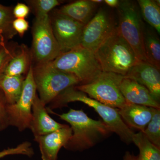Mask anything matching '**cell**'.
Instances as JSON below:
<instances>
[{
    "instance_id": "603a6c76",
    "label": "cell",
    "mask_w": 160,
    "mask_h": 160,
    "mask_svg": "<svg viewBox=\"0 0 160 160\" xmlns=\"http://www.w3.org/2000/svg\"><path fill=\"white\" fill-rule=\"evenodd\" d=\"M14 19L12 9L0 4V34L7 40L11 39L17 34L12 28Z\"/></svg>"
},
{
    "instance_id": "9c48e42d",
    "label": "cell",
    "mask_w": 160,
    "mask_h": 160,
    "mask_svg": "<svg viewBox=\"0 0 160 160\" xmlns=\"http://www.w3.org/2000/svg\"><path fill=\"white\" fill-rule=\"evenodd\" d=\"M37 94L31 65L24 80L19 98L15 104L8 105L7 112L9 126H14L20 132L29 129L32 104Z\"/></svg>"
},
{
    "instance_id": "2e32d148",
    "label": "cell",
    "mask_w": 160,
    "mask_h": 160,
    "mask_svg": "<svg viewBox=\"0 0 160 160\" xmlns=\"http://www.w3.org/2000/svg\"><path fill=\"white\" fill-rule=\"evenodd\" d=\"M152 107L127 103L118 109L120 116L126 125L143 132L153 114Z\"/></svg>"
},
{
    "instance_id": "ac0fdd59",
    "label": "cell",
    "mask_w": 160,
    "mask_h": 160,
    "mask_svg": "<svg viewBox=\"0 0 160 160\" xmlns=\"http://www.w3.org/2000/svg\"><path fill=\"white\" fill-rule=\"evenodd\" d=\"M32 58L31 51L26 45L22 44L7 65L4 74L9 76H22L29 71Z\"/></svg>"
},
{
    "instance_id": "5b68a950",
    "label": "cell",
    "mask_w": 160,
    "mask_h": 160,
    "mask_svg": "<svg viewBox=\"0 0 160 160\" xmlns=\"http://www.w3.org/2000/svg\"><path fill=\"white\" fill-rule=\"evenodd\" d=\"M32 75L39 98L46 105L65 89L80 84L75 76L57 69L51 62L32 66Z\"/></svg>"
},
{
    "instance_id": "4dcf8cb0",
    "label": "cell",
    "mask_w": 160,
    "mask_h": 160,
    "mask_svg": "<svg viewBox=\"0 0 160 160\" xmlns=\"http://www.w3.org/2000/svg\"><path fill=\"white\" fill-rule=\"evenodd\" d=\"M104 2L108 5L111 7H116L117 8L119 4L120 1L118 0H105Z\"/></svg>"
},
{
    "instance_id": "d6a6232c",
    "label": "cell",
    "mask_w": 160,
    "mask_h": 160,
    "mask_svg": "<svg viewBox=\"0 0 160 160\" xmlns=\"http://www.w3.org/2000/svg\"><path fill=\"white\" fill-rule=\"evenodd\" d=\"M8 40L2 35L0 34V49L6 46Z\"/></svg>"
},
{
    "instance_id": "d4e9b609",
    "label": "cell",
    "mask_w": 160,
    "mask_h": 160,
    "mask_svg": "<svg viewBox=\"0 0 160 160\" xmlns=\"http://www.w3.org/2000/svg\"><path fill=\"white\" fill-rule=\"evenodd\" d=\"M27 2L34 12L36 17L49 15L50 11L61 3L58 0H30Z\"/></svg>"
},
{
    "instance_id": "836d02e7",
    "label": "cell",
    "mask_w": 160,
    "mask_h": 160,
    "mask_svg": "<svg viewBox=\"0 0 160 160\" xmlns=\"http://www.w3.org/2000/svg\"><path fill=\"white\" fill-rule=\"evenodd\" d=\"M93 3H95V4H100V3H102L104 1L102 0H91Z\"/></svg>"
},
{
    "instance_id": "52a82bcc",
    "label": "cell",
    "mask_w": 160,
    "mask_h": 160,
    "mask_svg": "<svg viewBox=\"0 0 160 160\" xmlns=\"http://www.w3.org/2000/svg\"><path fill=\"white\" fill-rule=\"evenodd\" d=\"M124 78L121 75L102 72L89 84L75 87L91 98L109 107L120 109L127 103L120 89Z\"/></svg>"
},
{
    "instance_id": "7a4b0ae2",
    "label": "cell",
    "mask_w": 160,
    "mask_h": 160,
    "mask_svg": "<svg viewBox=\"0 0 160 160\" xmlns=\"http://www.w3.org/2000/svg\"><path fill=\"white\" fill-rule=\"evenodd\" d=\"M81 102L92 107L101 117L103 122L112 132L118 135L121 140L127 144L132 142L134 132L123 122L118 109L109 107L87 96L79 91L75 86L67 88L49 103V110L66 107L68 103Z\"/></svg>"
},
{
    "instance_id": "6da1fadb",
    "label": "cell",
    "mask_w": 160,
    "mask_h": 160,
    "mask_svg": "<svg viewBox=\"0 0 160 160\" xmlns=\"http://www.w3.org/2000/svg\"><path fill=\"white\" fill-rule=\"evenodd\" d=\"M58 115L69 123L72 131L71 138L64 147L67 150L81 152L89 149L112 132L103 121L90 118L82 109H71Z\"/></svg>"
},
{
    "instance_id": "8992f818",
    "label": "cell",
    "mask_w": 160,
    "mask_h": 160,
    "mask_svg": "<svg viewBox=\"0 0 160 160\" xmlns=\"http://www.w3.org/2000/svg\"><path fill=\"white\" fill-rule=\"evenodd\" d=\"M117 29L129 44L138 59L147 62L144 47V27L137 5L133 1H122L117 7Z\"/></svg>"
},
{
    "instance_id": "30bf717a",
    "label": "cell",
    "mask_w": 160,
    "mask_h": 160,
    "mask_svg": "<svg viewBox=\"0 0 160 160\" xmlns=\"http://www.w3.org/2000/svg\"><path fill=\"white\" fill-rule=\"evenodd\" d=\"M116 28L111 14L101 8L84 26L81 46L95 52Z\"/></svg>"
},
{
    "instance_id": "d6986e66",
    "label": "cell",
    "mask_w": 160,
    "mask_h": 160,
    "mask_svg": "<svg viewBox=\"0 0 160 160\" xmlns=\"http://www.w3.org/2000/svg\"><path fill=\"white\" fill-rule=\"evenodd\" d=\"M25 78L23 76H9L0 74V88L6 96L9 105L14 104L19 98L22 91Z\"/></svg>"
},
{
    "instance_id": "8fae6325",
    "label": "cell",
    "mask_w": 160,
    "mask_h": 160,
    "mask_svg": "<svg viewBox=\"0 0 160 160\" xmlns=\"http://www.w3.org/2000/svg\"><path fill=\"white\" fill-rule=\"evenodd\" d=\"M49 16L53 34L62 52L81 46L85 25L61 14L56 9Z\"/></svg>"
},
{
    "instance_id": "1f68e13d",
    "label": "cell",
    "mask_w": 160,
    "mask_h": 160,
    "mask_svg": "<svg viewBox=\"0 0 160 160\" xmlns=\"http://www.w3.org/2000/svg\"><path fill=\"white\" fill-rule=\"evenodd\" d=\"M123 160H137V156L127 151L123 157Z\"/></svg>"
},
{
    "instance_id": "3957f363",
    "label": "cell",
    "mask_w": 160,
    "mask_h": 160,
    "mask_svg": "<svg viewBox=\"0 0 160 160\" xmlns=\"http://www.w3.org/2000/svg\"><path fill=\"white\" fill-rule=\"evenodd\" d=\"M94 53L103 72L124 77L140 61L117 28Z\"/></svg>"
},
{
    "instance_id": "277c9868",
    "label": "cell",
    "mask_w": 160,
    "mask_h": 160,
    "mask_svg": "<svg viewBox=\"0 0 160 160\" xmlns=\"http://www.w3.org/2000/svg\"><path fill=\"white\" fill-rule=\"evenodd\" d=\"M51 63L57 69L75 76L79 85L89 84L103 72L94 52L82 46L61 52Z\"/></svg>"
},
{
    "instance_id": "7c38bea8",
    "label": "cell",
    "mask_w": 160,
    "mask_h": 160,
    "mask_svg": "<svg viewBox=\"0 0 160 160\" xmlns=\"http://www.w3.org/2000/svg\"><path fill=\"white\" fill-rule=\"evenodd\" d=\"M124 77L134 80L148 89L157 101L160 100V69L147 62L139 61Z\"/></svg>"
},
{
    "instance_id": "ffe728a7",
    "label": "cell",
    "mask_w": 160,
    "mask_h": 160,
    "mask_svg": "<svg viewBox=\"0 0 160 160\" xmlns=\"http://www.w3.org/2000/svg\"><path fill=\"white\" fill-rule=\"evenodd\" d=\"M132 142L139 150L137 160H160V149L150 142L142 132L134 133Z\"/></svg>"
},
{
    "instance_id": "484cf974",
    "label": "cell",
    "mask_w": 160,
    "mask_h": 160,
    "mask_svg": "<svg viewBox=\"0 0 160 160\" xmlns=\"http://www.w3.org/2000/svg\"><path fill=\"white\" fill-rule=\"evenodd\" d=\"M34 154V151L32 144L28 141H25L18 145L16 147L8 148L0 151V159L9 155H22L32 157Z\"/></svg>"
},
{
    "instance_id": "5bb4252c",
    "label": "cell",
    "mask_w": 160,
    "mask_h": 160,
    "mask_svg": "<svg viewBox=\"0 0 160 160\" xmlns=\"http://www.w3.org/2000/svg\"><path fill=\"white\" fill-rule=\"evenodd\" d=\"M46 105L37 94L32 108V120L29 129L34 138L45 135L65 127L67 125L58 122L49 115Z\"/></svg>"
},
{
    "instance_id": "f1b7e54d",
    "label": "cell",
    "mask_w": 160,
    "mask_h": 160,
    "mask_svg": "<svg viewBox=\"0 0 160 160\" xmlns=\"http://www.w3.org/2000/svg\"><path fill=\"white\" fill-rule=\"evenodd\" d=\"M12 26L15 31L22 38L29 27L28 21L23 18H15L12 22Z\"/></svg>"
},
{
    "instance_id": "4316f807",
    "label": "cell",
    "mask_w": 160,
    "mask_h": 160,
    "mask_svg": "<svg viewBox=\"0 0 160 160\" xmlns=\"http://www.w3.org/2000/svg\"><path fill=\"white\" fill-rule=\"evenodd\" d=\"M19 46L15 44H6L0 49V74L4 73L7 65L15 55Z\"/></svg>"
},
{
    "instance_id": "ba28073f",
    "label": "cell",
    "mask_w": 160,
    "mask_h": 160,
    "mask_svg": "<svg viewBox=\"0 0 160 160\" xmlns=\"http://www.w3.org/2000/svg\"><path fill=\"white\" fill-rule=\"evenodd\" d=\"M32 57L37 63L52 62L62 52L49 15L36 17L32 27Z\"/></svg>"
},
{
    "instance_id": "4fadbf2b",
    "label": "cell",
    "mask_w": 160,
    "mask_h": 160,
    "mask_svg": "<svg viewBox=\"0 0 160 160\" xmlns=\"http://www.w3.org/2000/svg\"><path fill=\"white\" fill-rule=\"evenodd\" d=\"M72 134L70 127H65L48 134L34 138L38 144L42 160H58L60 149L68 142Z\"/></svg>"
},
{
    "instance_id": "7402d4cb",
    "label": "cell",
    "mask_w": 160,
    "mask_h": 160,
    "mask_svg": "<svg viewBox=\"0 0 160 160\" xmlns=\"http://www.w3.org/2000/svg\"><path fill=\"white\" fill-rule=\"evenodd\" d=\"M138 3L143 19L160 34V6L153 0H138Z\"/></svg>"
},
{
    "instance_id": "e0dca14e",
    "label": "cell",
    "mask_w": 160,
    "mask_h": 160,
    "mask_svg": "<svg viewBox=\"0 0 160 160\" xmlns=\"http://www.w3.org/2000/svg\"><path fill=\"white\" fill-rule=\"evenodd\" d=\"M97 4L89 0H79L56 9L59 13L86 25L95 14Z\"/></svg>"
},
{
    "instance_id": "cb8c5ba5",
    "label": "cell",
    "mask_w": 160,
    "mask_h": 160,
    "mask_svg": "<svg viewBox=\"0 0 160 160\" xmlns=\"http://www.w3.org/2000/svg\"><path fill=\"white\" fill-rule=\"evenodd\" d=\"M142 132L150 142L160 149V109L153 108L151 121Z\"/></svg>"
},
{
    "instance_id": "44dd1931",
    "label": "cell",
    "mask_w": 160,
    "mask_h": 160,
    "mask_svg": "<svg viewBox=\"0 0 160 160\" xmlns=\"http://www.w3.org/2000/svg\"><path fill=\"white\" fill-rule=\"evenodd\" d=\"M144 47L147 62L160 70V39L150 30L144 32Z\"/></svg>"
},
{
    "instance_id": "f546056e",
    "label": "cell",
    "mask_w": 160,
    "mask_h": 160,
    "mask_svg": "<svg viewBox=\"0 0 160 160\" xmlns=\"http://www.w3.org/2000/svg\"><path fill=\"white\" fill-rule=\"evenodd\" d=\"M30 8L26 4L18 3L12 9V13L15 18H23L27 17L30 12Z\"/></svg>"
},
{
    "instance_id": "9a60e30c",
    "label": "cell",
    "mask_w": 160,
    "mask_h": 160,
    "mask_svg": "<svg viewBox=\"0 0 160 160\" xmlns=\"http://www.w3.org/2000/svg\"><path fill=\"white\" fill-rule=\"evenodd\" d=\"M120 91L127 102L160 109L159 102L145 86L131 79L124 77L120 86Z\"/></svg>"
},
{
    "instance_id": "83f0119b",
    "label": "cell",
    "mask_w": 160,
    "mask_h": 160,
    "mask_svg": "<svg viewBox=\"0 0 160 160\" xmlns=\"http://www.w3.org/2000/svg\"><path fill=\"white\" fill-rule=\"evenodd\" d=\"M9 105L5 93L0 88V132L9 126L7 108Z\"/></svg>"
}]
</instances>
